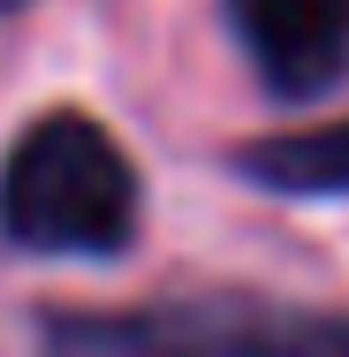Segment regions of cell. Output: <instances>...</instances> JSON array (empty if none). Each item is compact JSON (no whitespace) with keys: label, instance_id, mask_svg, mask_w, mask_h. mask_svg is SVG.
<instances>
[{"label":"cell","instance_id":"2","mask_svg":"<svg viewBox=\"0 0 349 357\" xmlns=\"http://www.w3.org/2000/svg\"><path fill=\"white\" fill-rule=\"evenodd\" d=\"M46 357H349V312L274 296H167L46 319Z\"/></svg>","mask_w":349,"mask_h":357},{"label":"cell","instance_id":"1","mask_svg":"<svg viewBox=\"0 0 349 357\" xmlns=\"http://www.w3.org/2000/svg\"><path fill=\"white\" fill-rule=\"evenodd\" d=\"M144 213L130 152L91 114H38L0 160V236L38 259H114Z\"/></svg>","mask_w":349,"mask_h":357},{"label":"cell","instance_id":"4","mask_svg":"<svg viewBox=\"0 0 349 357\" xmlns=\"http://www.w3.org/2000/svg\"><path fill=\"white\" fill-rule=\"evenodd\" d=\"M235 167L266 190H296V198H349V122L327 130H288V137H258L235 152Z\"/></svg>","mask_w":349,"mask_h":357},{"label":"cell","instance_id":"5","mask_svg":"<svg viewBox=\"0 0 349 357\" xmlns=\"http://www.w3.org/2000/svg\"><path fill=\"white\" fill-rule=\"evenodd\" d=\"M0 8H23V0H0Z\"/></svg>","mask_w":349,"mask_h":357},{"label":"cell","instance_id":"3","mask_svg":"<svg viewBox=\"0 0 349 357\" xmlns=\"http://www.w3.org/2000/svg\"><path fill=\"white\" fill-rule=\"evenodd\" d=\"M274 99H319L349 76V0H228Z\"/></svg>","mask_w":349,"mask_h":357}]
</instances>
